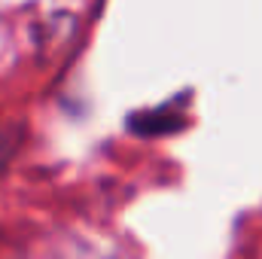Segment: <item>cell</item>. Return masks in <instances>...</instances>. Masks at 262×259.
I'll use <instances>...</instances> for the list:
<instances>
[{"mask_svg":"<svg viewBox=\"0 0 262 259\" xmlns=\"http://www.w3.org/2000/svg\"><path fill=\"white\" fill-rule=\"evenodd\" d=\"M186 101H189V95H177V98H171L168 104H162V107H152V110H140V113H134L128 116V131H134L137 137H165V134H171V131L183 128V122H186V116H183V107H186Z\"/></svg>","mask_w":262,"mask_h":259,"instance_id":"1","label":"cell"},{"mask_svg":"<svg viewBox=\"0 0 262 259\" xmlns=\"http://www.w3.org/2000/svg\"><path fill=\"white\" fill-rule=\"evenodd\" d=\"M21 140H25V128H21L18 122H12V125H3V128H0V171L12 162V156L18 153Z\"/></svg>","mask_w":262,"mask_h":259,"instance_id":"2","label":"cell"}]
</instances>
